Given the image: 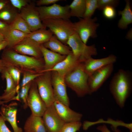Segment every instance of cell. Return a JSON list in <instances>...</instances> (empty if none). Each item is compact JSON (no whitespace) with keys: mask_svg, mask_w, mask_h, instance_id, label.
Returning <instances> with one entry per match:
<instances>
[{"mask_svg":"<svg viewBox=\"0 0 132 132\" xmlns=\"http://www.w3.org/2000/svg\"><path fill=\"white\" fill-rule=\"evenodd\" d=\"M24 130V132H48L42 117L32 114L25 122Z\"/></svg>","mask_w":132,"mask_h":132,"instance_id":"cell-20","label":"cell"},{"mask_svg":"<svg viewBox=\"0 0 132 132\" xmlns=\"http://www.w3.org/2000/svg\"><path fill=\"white\" fill-rule=\"evenodd\" d=\"M53 105L57 113L65 123L80 121L83 116L82 114L73 110L55 99Z\"/></svg>","mask_w":132,"mask_h":132,"instance_id":"cell-16","label":"cell"},{"mask_svg":"<svg viewBox=\"0 0 132 132\" xmlns=\"http://www.w3.org/2000/svg\"><path fill=\"white\" fill-rule=\"evenodd\" d=\"M60 1V0H39L37 1L36 4L37 5L40 6L42 5L53 4Z\"/></svg>","mask_w":132,"mask_h":132,"instance_id":"cell-39","label":"cell"},{"mask_svg":"<svg viewBox=\"0 0 132 132\" xmlns=\"http://www.w3.org/2000/svg\"><path fill=\"white\" fill-rule=\"evenodd\" d=\"M5 39L4 36L2 34H0V42Z\"/></svg>","mask_w":132,"mask_h":132,"instance_id":"cell-45","label":"cell"},{"mask_svg":"<svg viewBox=\"0 0 132 132\" xmlns=\"http://www.w3.org/2000/svg\"><path fill=\"white\" fill-rule=\"evenodd\" d=\"M43 44L46 48L62 55H67L72 53L69 46L63 43L54 35L48 41Z\"/></svg>","mask_w":132,"mask_h":132,"instance_id":"cell-21","label":"cell"},{"mask_svg":"<svg viewBox=\"0 0 132 132\" xmlns=\"http://www.w3.org/2000/svg\"><path fill=\"white\" fill-rule=\"evenodd\" d=\"M89 77L84 70L83 63H81L66 74L64 79L66 86L78 97H82L92 93L88 84Z\"/></svg>","mask_w":132,"mask_h":132,"instance_id":"cell-3","label":"cell"},{"mask_svg":"<svg viewBox=\"0 0 132 132\" xmlns=\"http://www.w3.org/2000/svg\"><path fill=\"white\" fill-rule=\"evenodd\" d=\"M119 1L117 0H98L97 9L102 10L108 6H113L114 8L118 5Z\"/></svg>","mask_w":132,"mask_h":132,"instance_id":"cell-35","label":"cell"},{"mask_svg":"<svg viewBox=\"0 0 132 132\" xmlns=\"http://www.w3.org/2000/svg\"><path fill=\"white\" fill-rule=\"evenodd\" d=\"M82 125L80 121L66 123L59 132H77Z\"/></svg>","mask_w":132,"mask_h":132,"instance_id":"cell-31","label":"cell"},{"mask_svg":"<svg viewBox=\"0 0 132 132\" xmlns=\"http://www.w3.org/2000/svg\"><path fill=\"white\" fill-rule=\"evenodd\" d=\"M28 34L19 31L11 29L5 39L7 41V48H12L27 36Z\"/></svg>","mask_w":132,"mask_h":132,"instance_id":"cell-24","label":"cell"},{"mask_svg":"<svg viewBox=\"0 0 132 132\" xmlns=\"http://www.w3.org/2000/svg\"><path fill=\"white\" fill-rule=\"evenodd\" d=\"M42 21L46 28H48L53 35L66 45L69 37L75 32L74 23L69 19H49Z\"/></svg>","mask_w":132,"mask_h":132,"instance_id":"cell-4","label":"cell"},{"mask_svg":"<svg viewBox=\"0 0 132 132\" xmlns=\"http://www.w3.org/2000/svg\"><path fill=\"white\" fill-rule=\"evenodd\" d=\"M32 81L21 87L20 91L19 92L20 98L22 101L24 109H26L28 107L27 99L29 89Z\"/></svg>","mask_w":132,"mask_h":132,"instance_id":"cell-32","label":"cell"},{"mask_svg":"<svg viewBox=\"0 0 132 132\" xmlns=\"http://www.w3.org/2000/svg\"><path fill=\"white\" fill-rule=\"evenodd\" d=\"M42 73H43L33 74L29 73H23V77L20 85V87L23 86L29 82L34 80L35 78L41 75Z\"/></svg>","mask_w":132,"mask_h":132,"instance_id":"cell-34","label":"cell"},{"mask_svg":"<svg viewBox=\"0 0 132 132\" xmlns=\"http://www.w3.org/2000/svg\"><path fill=\"white\" fill-rule=\"evenodd\" d=\"M44 62L43 72L51 69L63 60L66 55H62L48 50L42 44L40 45Z\"/></svg>","mask_w":132,"mask_h":132,"instance_id":"cell-19","label":"cell"},{"mask_svg":"<svg viewBox=\"0 0 132 132\" xmlns=\"http://www.w3.org/2000/svg\"><path fill=\"white\" fill-rule=\"evenodd\" d=\"M11 30L10 25L0 20V34L5 38Z\"/></svg>","mask_w":132,"mask_h":132,"instance_id":"cell-38","label":"cell"},{"mask_svg":"<svg viewBox=\"0 0 132 132\" xmlns=\"http://www.w3.org/2000/svg\"><path fill=\"white\" fill-rule=\"evenodd\" d=\"M81 63L72 53L67 55L63 60L47 71H55L64 77L67 73Z\"/></svg>","mask_w":132,"mask_h":132,"instance_id":"cell-18","label":"cell"},{"mask_svg":"<svg viewBox=\"0 0 132 132\" xmlns=\"http://www.w3.org/2000/svg\"><path fill=\"white\" fill-rule=\"evenodd\" d=\"M20 87V85H18L17 86L15 90L11 93L5 95L0 96V105L13 100L20 101L19 91Z\"/></svg>","mask_w":132,"mask_h":132,"instance_id":"cell-29","label":"cell"},{"mask_svg":"<svg viewBox=\"0 0 132 132\" xmlns=\"http://www.w3.org/2000/svg\"><path fill=\"white\" fill-rule=\"evenodd\" d=\"M9 0H0V11L9 6Z\"/></svg>","mask_w":132,"mask_h":132,"instance_id":"cell-42","label":"cell"},{"mask_svg":"<svg viewBox=\"0 0 132 132\" xmlns=\"http://www.w3.org/2000/svg\"><path fill=\"white\" fill-rule=\"evenodd\" d=\"M97 18H80L78 22L74 23L75 32L86 44L90 37L95 38L97 36L96 30L99 24L96 23Z\"/></svg>","mask_w":132,"mask_h":132,"instance_id":"cell-7","label":"cell"},{"mask_svg":"<svg viewBox=\"0 0 132 132\" xmlns=\"http://www.w3.org/2000/svg\"><path fill=\"white\" fill-rule=\"evenodd\" d=\"M8 43L7 41L5 39L0 42V51L4 49L8 46Z\"/></svg>","mask_w":132,"mask_h":132,"instance_id":"cell-43","label":"cell"},{"mask_svg":"<svg viewBox=\"0 0 132 132\" xmlns=\"http://www.w3.org/2000/svg\"><path fill=\"white\" fill-rule=\"evenodd\" d=\"M5 121L0 115V132H11L7 127Z\"/></svg>","mask_w":132,"mask_h":132,"instance_id":"cell-40","label":"cell"},{"mask_svg":"<svg viewBox=\"0 0 132 132\" xmlns=\"http://www.w3.org/2000/svg\"><path fill=\"white\" fill-rule=\"evenodd\" d=\"M6 68V66L3 60L0 59V73H1Z\"/></svg>","mask_w":132,"mask_h":132,"instance_id":"cell-44","label":"cell"},{"mask_svg":"<svg viewBox=\"0 0 132 132\" xmlns=\"http://www.w3.org/2000/svg\"><path fill=\"white\" fill-rule=\"evenodd\" d=\"M41 20L49 19H69L71 17L69 5L63 6L55 3L49 6L36 7Z\"/></svg>","mask_w":132,"mask_h":132,"instance_id":"cell-8","label":"cell"},{"mask_svg":"<svg viewBox=\"0 0 132 132\" xmlns=\"http://www.w3.org/2000/svg\"><path fill=\"white\" fill-rule=\"evenodd\" d=\"M14 9L9 6L0 11V20L10 24L18 15Z\"/></svg>","mask_w":132,"mask_h":132,"instance_id":"cell-27","label":"cell"},{"mask_svg":"<svg viewBox=\"0 0 132 132\" xmlns=\"http://www.w3.org/2000/svg\"><path fill=\"white\" fill-rule=\"evenodd\" d=\"M116 60V56L113 54L99 59H94L91 57L83 62L84 69L89 76L95 71L103 67L110 64H113Z\"/></svg>","mask_w":132,"mask_h":132,"instance_id":"cell-15","label":"cell"},{"mask_svg":"<svg viewBox=\"0 0 132 132\" xmlns=\"http://www.w3.org/2000/svg\"><path fill=\"white\" fill-rule=\"evenodd\" d=\"M102 10L103 15L106 18L111 19L115 17L116 12L114 7L108 6L105 7Z\"/></svg>","mask_w":132,"mask_h":132,"instance_id":"cell-36","label":"cell"},{"mask_svg":"<svg viewBox=\"0 0 132 132\" xmlns=\"http://www.w3.org/2000/svg\"><path fill=\"white\" fill-rule=\"evenodd\" d=\"M39 93L47 107L53 104L55 99L51 82V72L43 73L35 79Z\"/></svg>","mask_w":132,"mask_h":132,"instance_id":"cell-6","label":"cell"},{"mask_svg":"<svg viewBox=\"0 0 132 132\" xmlns=\"http://www.w3.org/2000/svg\"><path fill=\"white\" fill-rule=\"evenodd\" d=\"M1 59L5 64L15 67L22 74L24 73H41L44 70L43 58L38 59L21 54L12 48L7 47L4 49Z\"/></svg>","mask_w":132,"mask_h":132,"instance_id":"cell-1","label":"cell"},{"mask_svg":"<svg viewBox=\"0 0 132 132\" xmlns=\"http://www.w3.org/2000/svg\"><path fill=\"white\" fill-rule=\"evenodd\" d=\"M17 103L15 102L8 105L3 104L1 105L0 115L5 121H8L10 123L14 132H22V129L19 127L17 123Z\"/></svg>","mask_w":132,"mask_h":132,"instance_id":"cell-17","label":"cell"},{"mask_svg":"<svg viewBox=\"0 0 132 132\" xmlns=\"http://www.w3.org/2000/svg\"><path fill=\"white\" fill-rule=\"evenodd\" d=\"M70 17L83 18L86 7V0H74L70 5Z\"/></svg>","mask_w":132,"mask_h":132,"instance_id":"cell-25","label":"cell"},{"mask_svg":"<svg viewBox=\"0 0 132 132\" xmlns=\"http://www.w3.org/2000/svg\"><path fill=\"white\" fill-rule=\"evenodd\" d=\"M51 72L52 84L55 99L69 106L70 101L67 93L64 77L56 71Z\"/></svg>","mask_w":132,"mask_h":132,"instance_id":"cell-10","label":"cell"},{"mask_svg":"<svg viewBox=\"0 0 132 132\" xmlns=\"http://www.w3.org/2000/svg\"><path fill=\"white\" fill-rule=\"evenodd\" d=\"M126 4L124 9L119 11L118 12L119 15H121V18L119 21L118 27L121 29H125L128 25L132 22V11L130 6L129 0H125Z\"/></svg>","mask_w":132,"mask_h":132,"instance_id":"cell-23","label":"cell"},{"mask_svg":"<svg viewBox=\"0 0 132 132\" xmlns=\"http://www.w3.org/2000/svg\"><path fill=\"white\" fill-rule=\"evenodd\" d=\"M1 77L3 80L5 79L6 81V86L4 90L2 95H5L13 91L17 86L13 78L11 77L6 68L1 73Z\"/></svg>","mask_w":132,"mask_h":132,"instance_id":"cell-28","label":"cell"},{"mask_svg":"<svg viewBox=\"0 0 132 132\" xmlns=\"http://www.w3.org/2000/svg\"><path fill=\"white\" fill-rule=\"evenodd\" d=\"M27 104L32 114L41 117H42L47 107L39 93L37 85L34 80L32 81L29 89Z\"/></svg>","mask_w":132,"mask_h":132,"instance_id":"cell-9","label":"cell"},{"mask_svg":"<svg viewBox=\"0 0 132 132\" xmlns=\"http://www.w3.org/2000/svg\"><path fill=\"white\" fill-rule=\"evenodd\" d=\"M5 64L6 69L13 78L16 85L17 86L19 85L21 74L20 71L17 68L12 66Z\"/></svg>","mask_w":132,"mask_h":132,"instance_id":"cell-33","label":"cell"},{"mask_svg":"<svg viewBox=\"0 0 132 132\" xmlns=\"http://www.w3.org/2000/svg\"><path fill=\"white\" fill-rule=\"evenodd\" d=\"M42 117L48 132H59L66 123L57 113L53 104L47 107Z\"/></svg>","mask_w":132,"mask_h":132,"instance_id":"cell-12","label":"cell"},{"mask_svg":"<svg viewBox=\"0 0 132 132\" xmlns=\"http://www.w3.org/2000/svg\"><path fill=\"white\" fill-rule=\"evenodd\" d=\"M36 7L28 5L23 8L19 15L27 23L31 32L46 28L43 24Z\"/></svg>","mask_w":132,"mask_h":132,"instance_id":"cell-13","label":"cell"},{"mask_svg":"<svg viewBox=\"0 0 132 132\" xmlns=\"http://www.w3.org/2000/svg\"><path fill=\"white\" fill-rule=\"evenodd\" d=\"M10 25L11 29L18 30L27 34L31 32L28 24L19 15V14L15 19Z\"/></svg>","mask_w":132,"mask_h":132,"instance_id":"cell-26","label":"cell"},{"mask_svg":"<svg viewBox=\"0 0 132 132\" xmlns=\"http://www.w3.org/2000/svg\"><path fill=\"white\" fill-rule=\"evenodd\" d=\"M40 45L27 37L12 48L19 54L42 59Z\"/></svg>","mask_w":132,"mask_h":132,"instance_id":"cell-14","label":"cell"},{"mask_svg":"<svg viewBox=\"0 0 132 132\" xmlns=\"http://www.w3.org/2000/svg\"><path fill=\"white\" fill-rule=\"evenodd\" d=\"M109 89L117 104L120 108H124L132 91L131 72L119 69L112 77L109 85Z\"/></svg>","mask_w":132,"mask_h":132,"instance_id":"cell-2","label":"cell"},{"mask_svg":"<svg viewBox=\"0 0 132 132\" xmlns=\"http://www.w3.org/2000/svg\"><path fill=\"white\" fill-rule=\"evenodd\" d=\"M53 35V33L49 29L44 28L31 32L28 34L27 37L41 45L48 41Z\"/></svg>","mask_w":132,"mask_h":132,"instance_id":"cell-22","label":"cell"},{"mask_svg":"<svg viewBox=\"0 0 132 132\" xmlns=\"http://www.w3.org/2000/svg\"><path fill=\"white\" fill-rule=\"evenodd\" d=\"M97 7L98 0H86L85 10L83 18H91Z\"/></svg>","mask_w":132,"mask_h":132,"instance_id":"cell-30","label":"cell"},{"mask_svg":"<svg viewBox=\"0 0 132 132\" xmlns=\"http://www.w3.org/2000/svg\"><path fill=\"white\" fill-rule=\"evenodd\" d=\"M97 129L101 132H111L105 125H100L98 126L97 128ZM115 132H121V131L117 128L112 129Z\"/></svg>","mask_w":132,"mask_h":132,"instance_id":"cell-41","label":"cell"},{"mask_svg":"<svg viewBox=\"0 0 132 132\" xmlns=\"http://www.w3.org/2000/svg\"><path fill=\"white\" fill-rule=\"evenodd\" d=\"M74 55L81 63L97 54L94 44L88 46L84 44L75 32L69 37L67 42Z\"/></svg>","mask_w":132,"mask_h":132,"instance_id":"cell-5","label":"cell"},{"mask_svg":"<svg viewBox=\"0 0 132 132\" xmlns=\"http://www.w3.org/2000/svg\"><path fill=\"white\" fill-rule=\"evenodd\" d=\"M9 1L13 7L20 11L28 5V1L25 0H10Z\"/></svg>","mask_w":132,"mask_h":132,"instance_id":"cell-37","label":"cell"},{"mask_svg":"<svg viewBox=\"0 0 132 132\" xmlns=\"http://www.w3.org/2000/svg\"><path fill=\"white\" fill-rule=\"evenodd\" d=\"M114 69L113 64L106 66L89 76L88 84L92 93L97 91L110 76Z\"/></svg>","mask_w":132,"mask_h":132,"instance_id":"cell-11","label":"cell"}]
</instances>
